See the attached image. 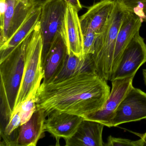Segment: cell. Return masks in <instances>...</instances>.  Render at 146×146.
<instances>
[{
    "instance_id": "484cf974",
    "label": "cell",
    "mask_w": 146,
    "mask_h": 146,
    "mask_svg": "<svg viewBox=\"0 0 146 146\" xmlns=\"http://www.w3.org/2000/svg\"><path fill=\"white\" fill-rule=\"evenodd\" d=\"M47 0H33L36 6H41Z\"/></svg>"
},
{
    "instance_id": "d6986e66",
    "label": "cell",
    "mask_w": 146,
    "mask_h": 146,
    "mask_svg": "<svg viewBox=\"0 0 146 146\" xmlns=\"http://www.w3.org/2000/svg\"><path fill=\"white\" fill-rule=\"evenodd\" d=\"M21 125V120L18 111L13 114L8 124L2 131H0L1 137L3 139L1 143L7 146H17V141Z\"/></svg>"
},
{
    "instance_id": "44dd1931",
    "label": "cell",
    "mask_w": 146,
    "mask_h": 146,
    "mask_svg": "<svg viewBox=\"0 0 146 146\" xmlns=\"http://www.w3.org/2000/svg\"><path fill=\"white\" fill-rule=\"evenodd\" d=\"M129 11L146 22V0H121Z\"/></svg>"
},
{
    "instance_id": "7a4b0ae2",
    "label": "cell",
    "mask_w": 146,
    "mask_h": 146,
    "mask_svg": "<svg viewBox=\"0 0 146 146\" xmlns=\"http://www.w3.org/2000/svg\"><path fill=\"white\" fill-rule=\"evenodd\" d=\"M23 42L5 59L0 61L1 129L2 131L12 117L24 70Z\"/></svg>"
},
{
    "instance_id": "3957f363",
    "label": "cell",
    "mask_w": 146,
    "mask_h": 146,
    "mask_svg": "<svg viewBox=\"0 0 146 146\" xmlns=\"http://www.w3.org/2000/svg\"><path fill=\"white\" fill-rule=\"evenodd\" d=\"M23 45L24 70L13 116L24 102L36 94L43 79V40L40 21L34 31L23 42Z\"/></svg>"
},
{
    "instance_id": "ac0fdd59",
    "label": "cell",
    "mask_w": 146,
    "mask_h": 146,
    "mask_svg": "<svg viewBox=\"0 0 146 146\" xmlns=\"http://www.w3.org/2000/svg\"><path fill=\"white\" fill-rule=\"evenodd\" d=\"M91 55H86L84 58L81 59L72 54H67L64 68L52 82L64 80L85 71L94 72Z\"/></svg>"
},
{
    "instance_id": "2e32d148",
    "label": "cell",
    "mask_w": 146,
    "mask_h": 146,
    "mask_svg": "<svg viewBox=\"0 0 146 146\" xmlns=\"http://www.w3.org/2000/svg\"><path fill=\"white\" fill-rule=\"evenodd\" d=\"M45 112L37 108L30 119L20 126L17 146H36L39 140L45 136Z\"/></svg>"
},
{
    "instance_id": "30bf717a",
    "label": "cell",
    "mask_w": 146,
    "mask_h": 146,
    "mask_svg": "<svg viewBox=\"0 0 146 146\" xmlns=\"http://www.w3.org/2000/svg\"><path fill=\"white\" fill-rule=\"evenodd\" d=\"M78 12L67 4L65 15L63 36L68 54H72L81 59L84 56L83 34Z\"/></svg>"
},
{
    "instance_id": "7402d4cb",
    "label": "cell",
    "mask_w": 146,
    "mask_h": 146,
    "mask_svg": "<svg viewBox=\"0 0 146 146\" xmlns=\"http://www.w3.org/2000/svg\"><path fill=\"white\" fill-rule=\"evenodd\" d=\"M83 34L84 56L92 54L94 51V45L98 36L94 31L89 29L82 28Z\"/></svg>"
},
{
    "instance_id": "8fae6325",
    "label": "cell",
    "mask_w": 146,
    "mask_h": 146,
    "mask_svg": "<svg viewBox=\"0 0 146 146\" xmlns=\"http://www.w3.org/2000/svg\"><path fill=\"white\" fill-rule=\"evenodd\" d=\"M68 54L63 36L58 34L42 61L43 78L42 83H50L61 72Z\"/></svg>"
},
{
    "instance_id": "6da1fadb",
    "label": "cell",
    "mask_w": 146,
    "mask_h": 146,
    "mask_svg": "<svg viewBox=\"0 0 146 146\" xmlns=\"http://www.w3.org/2000/svg\"><path fill=\"white\" fill-rule=\"evenodd\" d=\"M110 91L106 80L93 71H85L58 82L41 83L36 103L47 117L53 112L66 113L84 118L101 108Z\"/></svg>"
},
{
    "instance_id": "e0dca14e",
    "label": "cell",
    "mask_w": 146,
    "mask_h": 146,
    "mask_svg": "<svg viewBox=\"0 0 146 146\" xmlns=\"http://www.w3.org/2000/svg\"><path fill=\"white\" fill-rule=\"evenodd\" d=\"M41 6L35 7L12 36L0 46V61L5 59L34 31L40 18Z\"/></svg>"
},
{
    "instance_id": "f1b7e54d",
    "label": "cell",
    "mask_w": 146,
    "mask_h": 146,
    "mask_svg": "<svg viewBox=\"0 0 146 146\" xmlns=\"http://www.w3.org/2000/svg\"><path fill=\"white\" fill-rule=\"evenodd\" d=\"M28 1H30V0H28Z\"/></svg>"
},
{
    "instance_id": "4fadbf2b",
    "label": "cell",
    "mask_w": 146,
    "mask_h": 146,
    "mask_svg": "<svg viewBox=\"0 0 146 146\" xmlns=\"http://www.w3.org/2000/svg\"><path fill=\"white\" fill-rule=\"evenodd\" d=\"M115 5V1L104 0L90 7L80 17L82 28L89 29L98 36L101 34L106 26Z\"/></svg>"
},
{
    "instance_id": "7c38bea8",
    "label": "cell",
    "mask_w": 146,
    "mask_h": 146,
    "mask_svg": "<svg viewBox=\"0 0 146 146\" xmlns=\"http://www.w3.org/2000/svg\"><path fill=\"white\" fill-rule=\"evenodd\" d=\"M47 117L45 122L46 131L55 137L56 145H60V138L65 140L72 136L84 119L81 116L66 113L53 112Z\"/></svg>"
},
{
    "instance_id": "9a60e30c",
    "label": "cell",
    "mask_w": 146,
    "mask_h": 146,
    "mask_svg": "<svg viewBox=\"0 0 146 146\" xmlns=\"http://www.w3.org/2000/svg\"><path fill=\"white\" fill-rule=\"evenodd\" d=\"M105 125L84 119L72 136L65 139L66 146H103L102 135Z\"/></svg>"
},
{
    "instance_id": "5bb4252c",
    "label": "cell",
    "mask_w": 146,
    "mask_h": 146,
    "mask_svg": "<svg viewBox=\"0 0 146 146\" xmlns=\"http://www.w3.org/2000/svg\"><path fill=\"white\" fill-rule=\"evenodd\" d=\"M142 23L137 15L128 10L123 19L116 39L113 60V73L125 49L136 34L140 31Z\"/></svg>"
},
{
    "instance_id": "d4e9b609",
    "label": "cell",
    "mask_w": 146,
    "mask_h": 146,
    "mask_svg": "<svg viewBox=\"0 0 146 146\" xmlns=\"http://www.w3.org/2000/svg\"><path fill=\"white\" fill-rule=\"evenodd\" d=\"M137 135H138L141 138L140 139L142 141L143 146H146V132L144 134H137Z\"/></svg>"
},
{
    "instance_id": "4316f807",
    "label": "cell",
    "mask_w": 146,
    "mask_h": 146,
    "mask_svg": "<svg viewBox=\"0 0 146 146\" xmlns=\"http://www.w3.org/2000/svg\"><path fill=\"white\" fill-rule=\"evenodd\" d=\"M143 76L144 83L146 86V69H143Z\"/></svg>"
},
{
    "instance_id": "9c48e42d",
    "label": "cell",
    "mask_w": 146,
    "mask_h": 146,
    "mask_svg": "<svg viewBox=\"0 0 146 146\" xmlns=\"http://www.w3.org/2000/svg\"><path fill=\"white\" fill-rule=\"evenodd\" d=\"M134 76L115 79L111 81V90L101 109L91 113L84 119L101 123L105 126L111 127V121L121 101L132 85Z\"/></svg>"
},
{
    "instance_id": "83f0119b",
    "label": "cell",
    "mask_w": 146,
    "mask_h": 146,
    "mask_svg": "<svg viewBox=\"0 0 146 146\" xmlns=\"http://www.w3.org/2000/svg\"><path fill=\"white\" fill-rule=\"evenodd\" d=\"M100 1H104V0H100ZM110 1H117V0H110Z\"/></svg>"
},
{
    "instance_id": "277c9868",
    "label": "cell",
    "mask_w": 146,
    "mask_h": 146,
    "mask_svg": "<svg viewBox=\"0 0 146 146\" xmlns=\"http://www.w3.org/2000/svg\"><path fill=\"white\" fill-rule=\"evenodd\" d=\"M128 9L121 0L115 1V6L103 32L96 37L92 55L93 68L97 75L111 81L114 48L118 33Z\"/></svg>"
},
{
    "instance_id": "52a82bcc",
    "label": "cell",
    "mask_w": 146,
    "mask_h": 146,
    "mask_svg": "<svg viewBox=\"0 0 146 146\" xmlns=\"http://www.w3.org/2000/svg\"><path fill=\"white\" fill-rule=\"evenodd\" d=\"M146 119V93L131 86L116 109L111 127Z\"/></svg>"
},
{
    "instance_id": "5b68a950",
    "label": "cell",
    "mask_w": 146,
    "mask_h": 146,
    "mask_svg": "<svg viewBox=\"0 0 146 146\" xmlns=\"http://www.w3.org/2000/svg\"><path fill=\"white\" fill-rule=\"evenodd\" d=\"M67 5L64 0H47L41 6L40 23L43 40L42 61L57 35H63Z\"/></svg>"
},
{
    "instance_id": "8992f818",
    "label": "cell",
    "mask_w": 146,
    "mask_h": 146,
    "mask_svg": "<svg viewBox=\"0 0 146 146\" xmlns=\"http://www.w3.org/2000/svg\"><path fill=\"white\" fill-rule=\"evenodd\" d=\"M0 46L5 44L36 7L33 0H0Z\"/></svg>"
},
{
    "instance_id": "cb8c5ba5",
    "label": "cell",
    "mask_w": 146,
    "mask_h": 146,
    "mask_svg": "<svg viewBox=\"0 0 146 146\" xmlns=\"http://www.w3.org/2000/svg\"><path fill=\"white\" fill-rule=\"evenodd\" d=\"M64 1L66 4L72 6L78 12L82 10V6L79 0H64Z\"/></svg>"
},
{
    "instance_id": "603a6c76",
    "label": "cell",
    "mask_w": 146,
    "mask_h": 146,
    "mask_svg": "<svg viewBox=\"0 0 146 146\" xmlns=\"http://www.w3.org/2000/svg\"><path fill=\"white\" fill-rule=\"evenodd\" d=\"M107 146H143L141 139L137 141H132L124 138H118L110 136L108 137L106 143Z\"/></svg>"
},
{
    "instance_id": "ffe728a7",
    "label": "cell",
    "mask_w": 146,
    "mask_h": 146,
    "mask_svg": "<svg viewBox=\"0 0 146 146\" xmlns=\"http://www.w3.org/2000/svg\"><path fill=\"white\" fill-rule=\"evenodd\" d=\"M36 95L30 96L24 102L16 112H19L21 120V125L28 122L37 109L36 103Z\"/></svg>"
},
{
    "instance_id": "ba28073f",
    "label": "cell",
    "mask_w": 146,
    "mask_h": 146,
    "mask_svg": "<svg viewBox=\"0 0 146 146\" xmlns=\"http://www.w3.org/2000/svg\"><path fill=\"white\" fill-rule=\"evenodd\" d=\"M146 62V44L139 31L124 51L110 81L135 76L138 69Z\"/></svg>"
}]
</instances>
